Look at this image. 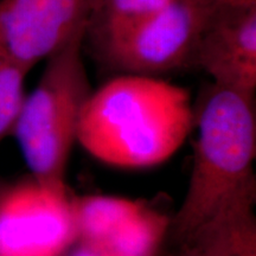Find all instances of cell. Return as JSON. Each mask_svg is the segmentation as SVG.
Here are the masks:
<instances>
[{
  "label": "cell",
  "mask_w": 256,
  "mask_h": 256,
  "mask_svg": "<svg viewBox=\"0 0 256 256\" xmlns=\"http://www.w3.org/2000/svg\"><path fill=\"white\" fill-rule=\"evenodd\" d=\"M194 126L186 89L153 76L119 75L92 92L78 142L104 164L146 168L171 158Z\"/></svg>",
  "instance_id": "6da1fadb"
},
{
  "label": "cell",
  "mask_w": 256,
  "mask_h": 256,
  "mask_svg": "<svg viewBox=\"0 0 256 256\" xmlns=\"http://www.w3.org/2000/svg\"><path fill=\"white\" fill-rule=\"evenodd\" d=\"M194 124L197 127L194 166L170 228L179 244L255 177V92L210 83L194 107Z\"/></svg>",
  "instance_id": "7a4b0ae2"
},
{
  "label": "cell",
  "mask_w": 256,
  "mask_h": 256,
  "mask_svg": "<svg viewBox=\"0 0 256 256\" xmlns=\"http://www.w3.org/2000/svg\"><path fill=\"white\" fill-rule=\"evenodd\" d=\"M84 34L46 60L40 81L25 101L14 136L32 177L66 194V174L83 107L92 89L82 57Z\"/></svg>",
  "instance_id": "3957f363"
},
{
  "label": "cell",
  "mask_w": 256,
  "mask_h": 256,
  "mask_svg": "<svg viewBox=\"0 0 256 256\" xmlns=\"http://www.w3.org/2000/svg\"><path fill=\"white\" fill-rule=\"evenodd\" d=\"M210 10L202 0H174L92 48L101 63L119 75L158 78L160 74L194 66Z\"/></svg>",
  "instance_id": "277c9868"
},
{
  "label": "cell",
  "mask_w": 256,
  "mask_h": 256,
  "mask_svg": "<svg viewBox=\"0 0 256 256\" xmlns=\"http://www.w3.org/2000/svg\"><path fill=\"white\" fill-rule=\"evenodd\" d=\"M76 240L68 194L32 177L0 191V256H60Z\"/></svg>",
  "instance_id": "5b68a950"
},
{
  "label": "cell",
  "mask_w": 256,
  "mask_h": 256,
  "mask_svg": "<svg viewBox=\"0 0 256 256\" xmlns=\"http://www.w3.org/2000/svg\"><path fill=\"white\" fill-rule=\"evenodd\" d=\"M98 0H0V50L28 69L84 34Z\"/></svg>",
  "instance_id": "8992f818"
},
{
  "label": "cell",
  "mask_w": 256,
  "mask_h": 256,
  "mask_svg": "<svg viewBox=\"0 0 256 256\" xmlns=\"http://www.w3.org/2000/svg\"><path fill=\"white\" fill-rule=\"evenodd\" d=\"M194 66L206 72L214 84L255 92L256 5L211 8Z\"/></svg>",
  "instance_id": "52a82bcc"
},
{
  "label": "cell",
  "mask_w": 256,
  "mask_h": 256,
  "mask_svg": "<svg viewBox=\"0 0 256 256\" xmlns=\"http://www.w3.org/2000/svg\"><path fill=\"white\" fill-rule=\"evenodd\" d=\"M256 178L217 208L180 247L192 256H256Z\"/></svg>",
  "instance_id": "ba28073f"
},
{
  "label": "cell",
  "mask_w": 256,
  "mask_h": 256,
  "mask_svg": "<svg viewBox=\"0 0 256 256\" xmlns=\"http://www.w3.org/2000/svg\"><path fill=\"white\" fill-rule=\"evenodd\" d=\"M142 204V200L102 194L70 197L76 241L104 244Z\"/></svg>",
  "instance_id": "9c48e42d"
},
{
  "label": "cell",
  "mask_w": 256,
  "mask_h": 256,
  "mask_svg": "<svg viewBox=\"0 0 256 256\" xmlns=\"http://www.w3.org/2000/svg\"><path fill=\"white\" fill-rule=\"evenodd\" d=\"M171 220L144 202L102 246L120 256H158L171 228Z\"/></svg>",
  "instance_id": "30bf717a"
},
{
  "label": "cell",
  "mask_w": 256,
  "mask_h": 256,
  "mask_svg": "<svg viewBox=\"0 0 256 256\" xmlns=\"http://www.w3.org/2000/svg\"><path fill=\"white\" fill-rule=\"evenodd\" d=\"M174 0H98L86 31L92 46L120 34Z\"/></svg>",
  "instance_id": "8fae6325"
},
{
  "label": "cell",
  "mask_w": 256,
  "mask_h": 256,
  "mask_svg": "<svg viewBox=\"0 0 256 256\" xmlns=\"http://www.w3.org/2000/svg\"><path fill=\"white\" fill-rule=\"evenodd\" d=\"M30 69L0 50V142L14 133L26 98L25 80Z\"/></svg>",
  "instance_id": "7c38bea8"
},
{
  "label": "cell",
  "mask_w": 256,
  "mask_h": 256,
  "mask_svg": "<svg viewBox=\"0 0 256 256\" xmlns=\"http://www.w3.org/2000/svg\"><path fill=\"white\" fill-rule=\"evenodd\" d=\"M60 256H120L102 244L75 241Z\"/></svg>",
  "instance_id": "4fadbf2b"
},
{
  "label": "cell",
  "mask_w": 256,
  "mask_h": 256,
  "mask_svg": "<svg viewBox=\"0 0 256 256\" xmlns=\"http://www.w3.org/2000/svg\"><path fill=\"white\" fill-rule=\"evenodd\" d=\"M210 8H235V6L256 5V0H202Z\"/></svg>",
  "instance_id": "5bb4252c"
},
{
  "label": "cell",
  "mask_w": 256,
  "mask_h": 256,
  "mask_svg": "<svg viewBox=\"0 0 256 256\" xmlns=\"http://www.w3.org/2000/svg\"><path fill=\"white\" fill-rule=\"evenodd\" d=\"M179 256H192V255H191V254H190V252H186V250H185V249H183V248H182L180 255H179Z\"/></svg>",
  "instance_id": "9a60e30c"
},
{
  "label": "cell",
  "mask_w": 256,
  "mask_h": 256,
  "mask_svg": "<svg viewBox=\"0 0 256 256\" xmlns=\"http://www.w3.org/2000/svg\"><path fill=\"white\" fill-rule=\"evenodd\" d=\"M5 185H6V184L4 183V182H2V179H0V191L2 190V188H4Z\"/></svg>",
  "instance_id": "2e32d148"
}]
</instances>
